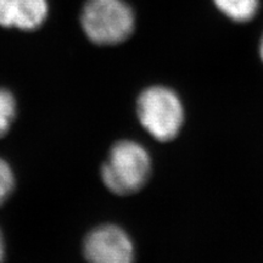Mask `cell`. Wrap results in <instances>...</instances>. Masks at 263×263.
<instances>
[{
    "instance_id": "cell-2",
    "label": "cell",
    "mask_w": 263,
    "mask_h": 263,
    "mask_svg": "<svg viewBox=\"0 0 263 263\" xmlns=\"http://www.w3.org/2000/svg\"><path fill=\"white\" fill-rule=\"evenodd\" d=\"M151 161L140 144L122 140L110 150L101 168L105 185L117 195H129L143 188L150 176Z\"/></svg>"
},
{
    "instance_id": "cell-4",
    "label": "cell",
    "mask_w": 263,
    "mask_h": 263,
    "mask_svg": "<svg viewBox=\"0 0 263 263\" xmlns=\"http://www.w3.org/2000/svg\"><path fill=\"white\" fill-rule=\"evenodd\" d=\"M84 255L90 263H134L133 242L120 227L95 228L84 241Z\"/></svg>"
},
{
    "instance_id": "cell-9",
    "label": "cell",
    "mask_w": 263,
    "mask_h": 263,
    "mask_svg": "<svg viewBox=\"0 0 263 263\" xmlns=\"http://www.w3.org/2000/svg\"><path fill=\"white\" fill-rule=\"evenodd\" d=\"M4 256H5L4 239H3V234L2 232H0V263H3V261H4Z\"/></svg>"
},
{
    "instance_id": "cell-3",
    "label": "cell",
    "mask_w": 263,
    "mask_h": 263,
    "mask_svg": "<svg viewBox=\"0 0 263 263\" xmlns=\"http://www.w3.org/2000/svg\"><path fill=\"white\" fill-rule=\"evenodd\" d=\"M138 116L145 130L160 141L178 136L184 122V110L178 95L167 87L147 88L138 99Z\"/></svg>"
},
{
    "instance_id": "cell-8",
    "label": "cell",
    "mask_w": 263,
    "mask_h": 263,
    "mask_svg": "<svg viewBox=\"0 0 263 263\" xmlns=\"http://www.w3.org/2000/svg\"><path fill=\"white\" fill-rule=\"evenodd\" d=\"M14 185V174L11 168L4 160L0 159V205H3L10 196Z\"/></svg>"
},
{
    "instance_id": "cell-6",
    "label": "cell",
    "mask_w": 263,
    "mask_h": 263,
    "mask_svg": "<svg viewBox=\"0 0 263 263\" xmlns=\"http://www.w3.org/2000/svg\"><path fill=\"white\" fill-rule=\"evenodd\" d=\"M216 8L234 22L251 21L257 14L259 0H213Z\"/></svg>"
},
{
    "instance_id": "cell-5",
    "label": "cell",
    "mask_w": 263,
    "mask_h": 263,
    "mask_svg": "<svg viewBox=\"0 0 263 263\" xmlns=\"http://www.w3.org/2000/svg\"><path fill=\"white\" fill-rule=\"evenodd\" d=\"M48 16L47 0H0V26L33 31Z\"/></svg>"
},
{
    "instance_id": "cell-10",
    "label": "cell",
    "mask_w": 263,
    "mask_h": 263,
    "mask_svg": "<svg viewBox=\"0 0 263 263\" xmlns=\"http://www.w3.org/2000/svg\"><path fill=\"white\" fill-rule=\"evenodd\" d=\"M259 55H261V59L263 61V35H262V39H261V44H259Z\"/></svg>"
},
{
    "instance_id": "cell-1",
    "label": "cell",
    "mask_w": 263,
    "mask_h": 263,
    "mask_svg": "<svg viewBox=\"0 0 263 263\" xmlns=\"http://www.w3.org/2000/svg\"><path fill=\"white\" fill-rule=\"evenodd\" d=\"M81 24L95 44L115 45L130 37L136 27V16L123 0H87Z\"/></svg>"
},
{
    "instance_id": "cell-7",
    "label": "cell",
    "mask_w": 263,
    "mask_h": 263,
    "mask_svg": "<svg viewBox=\"0 0 263 263\" xmlns=\"http://www.w3.org/2000/svg\"><path fill=\"white\" fill-rule=\"evenodd\" d=\"M16 115V103L11 93L0 89V137L8 133Z\"/></svg>"
}]
</instances>
